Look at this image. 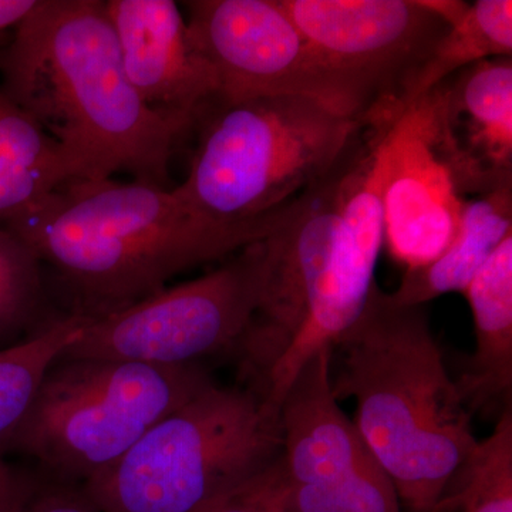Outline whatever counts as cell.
Segmentation results:
<instances>
[{
	"mask_svg": "<svg viewBox=\"0 0 512 512\" xmlns=\"http://www.w3.org/2000/svg\"><path fill=\"white\" fill-rule=\"evenodd\" d=\"M39 0H0V37L22 22L36 8Z\"/></svg>",
	"mask_w": 512,
	"mask_h": 512,
	"instance_id": "26",
	"label": "cell"
},
{
	"mask_svg": "<svg viewBox=\"0 0 512 512\" xmlns=\"http://www.w3.org/2000/svg\"><path fill=\"white\" fill-rule=\"evenodd\" d=\"M362 127L311 97L217 99L195 124L190 173L175 191L215 224L268 220L328 174Z\"/></svg>",
	"mask_w": 512,
	"mask_h": 512,
	"instance_id": "4",
	"label": "cell"
},
{
	"mask_svg": "<svg viewBox=\"0 0 512 512\" xmlns=\"http://www.w3.org/2000/svg\"><path fill=\"white\" fill-rule=\"evenodd\" d=\"M185 8L192 40L217 76L218 100L311 97L356 120L281 0H192Z\"/></svg>",
	"mask_w": 512,
	"mask_h": 512,
	"instance_id": "9",
	"label": "cell"
},
{
	"mask_svg": "<svg viewBox=\"0 0 512 512\" xmlns=\"http://www.w3.org/2000/svg\"><path fill=\"white\" fill-rule=\"evenodd\" d=\"M448 25L404 92L397 120L420 97L460 70L483 60L512 56L511 0L466 3Z\"/></svg>",
	"mask_w": 512,
	"mask_h": 512,
	"instance_id": "18",
	"label": "cell"
},
{
	"mask_svg": "<svg viewBox=\"0 0 512 512\" xmlns=\"http://www.w3.org/2000/svg\"><path fill=\"white\" fill-rule=\"evenodd\" d=\"M363 127L389 128L447 32L430 0H281Z\"/></svg>",
	"mask_w": 512,
	"mask_h": 512,
	"instance_id": "8",
	"label": "cell"
},
{
	"mask_svg": "<svg viewBox=\"0 0 512 512\" xmlns=\"http://www.w3.org/2000/svg\"><path fill=\"white\" fill-rule=\"evenodd\" d=\"M89 322L62 315L36 335L0 349V458L13 451L46 373Z\"/></svg>",
	"mask_w": 512,
	"mask_h": 512,
	"instance_id": "19",
	"label": "cell"
},
{
	"mask_svg": "<svg viewBox=\"0 0 512 512\" xmlns=\"http://www.w3.org/2000/svg\"><path fill=\"white\" fill-rule=\"evenodd\" d=\"M512 234V183L468 198L456 237L429 265L404 271L399 288L387 293L394 305H424L466 291L495 249Z\"/></svg>",
	"mask_w": 512,
	"mask_h": 512,
	"instance_id": "16",
	"label": "cell"
},
{
	"mask_svg": "<svg viewBox=\"0 0 512 512\" xmlns=\"http://www.w3.org/2000/svg\"><path fill=\"white\" fill-rule=\"evenodd\" d=\"M265 274L262 239L200 278L90 320L60 359L185 366L205 357L235 356L261 305Z\"/></svg>",
	"mask_w": 512,
	"mask_h": 512,
	"instance_id": "7",
	"label": "cell"
},
{
	"mask_svg": "<svg viewBox=\"0 0 512 512\" xmlns=\"http://www.w3.org/2000/svg\"><path fill=\"white\" fill-rule=\"evenodd\" d=\"M2 87L76 164L168 187L180 136L131 86L100 0H39L0 50Z\"/></svg>",
	"mask_w": 512,
	"mask_h": 512,
	"instance_id": "2",
	"label": "cell"
},
{
	"mask_svg": "<svg viewBox=\"0 0 512 512\" xmlns=\"http://www.w3.org/2000/svg\"><path fill=\"white\" fill-rule=\"evenodd\" d=\"M77 180L63 148L0 89V222Z\"/></svg>",
	"mask_w": 512,
	"mask_h": 512,
	"instance_id": "17",
	"label": "cell"
},
{
	"mask_svg": "<svg viewBox=\"0 0 512 512\" xmlns=\"http://www.w3.org/2000/svg\"><path fill=\"white\" fill-rule=\"evenodd\" d=\"M336 399L355 400L363 443L409 512H433L477 444L424 305H394L376 285L339 339Z\"/></svg>",
	"mask_w": 512,
	"mask_h": 512,
	"instance_id": "3",
	"label": "cell"
},
{
	"mask_svg": "<svg viewBox=\"0 0 512 512\" xmlns=\"http://www.w3.org/2000/svg\"><path fill=\"white\" fill-rule=\"evenodd\" d=\"M380 173L384 247L406 271L436 261L456 237L468 198L441 146L429 94L384 131Z\"/></svg>",
	"mask_w": 512,
	"mask_h": 512,
	"instance_id": "11",
	"label": "cell"
},
{
	"mask_svg": "<svg viewBox=\"0 0 512 512\" xmlns=\"http://www.w3.org/2000/svg\"><path fill=\"white\" fill-rule=\"evenodd\" d=\"M383 134L362 127L346 151L342 210L328 266L301 332L259 392L276 412L306 360L319 349L333 346L362 315L376 288V266L384 247L380 173Z\"/></svg>",
	"mask_w": 512,
	"mask_h": 512,
	"instance_id": "10",
	"label": "cell"
},
{
	"mask_svg": "<svg viewBox=\"0 0 512 512\" xmlns=\"http://www.w3.org/2000/svg\"><path fill=\"white\" fill-rule=\"evenodd\" d=\"M293 207L252 224L221 225L192 210L175 187L106 178L63 184L3 227L35 251L62 313L96 320L268 238Z\"/></svg>",
	"mask_w": 512,
	"mask_h": 512,
	"instance_id": "1",
	"label": "cell"
},
{
	"mask_svg": "<svg viewBox=\"0 0 512 512\" xmlns=\"http://www.w3.org/2000/svg\"><path fill=\"white\" fill-rule=\"evenodd\" d=\"M13 512H103L82 484L57 478H30L28 490Z\"/></svg>",
	"mask_w": 512,
	"mask_h": 512,
	"instance_id": "24",
	"label": "cell"
},
{
	"mask_svg": "<svg viewBox=\"0 0 512 512\" xmlns=\"http://www.w3.org/2000/svg\"><path fill=\"white\" fill-rule=\"evenodd\" d=\"M285 512H402V503L392 480L369 454L336 483H289Z\"/></svg>",
	"mask_w": 512,
	"mask_h": 512,
	"instance_id": "22",
	"label": "cell"
},
{
	"mask_svg": "<svg viewBox=\"0 0 512 512\" xmlns=\"http://www.w3.org/2000/svg\"><path fill=\"white\" fill-rule=\"evenodd\" d=\"M104 6L131 86L183 137L220 94L187 19L173 0H107Z\"/></svg>",
	"mask_w": 512,
	"mask_h": 512,
	"instance_id": "12",
	"label": "cell"
},
{
	"mask_svg": "<svg viewBox=\"0 0 512 512\" xmlns=\"http://www.w3.org/2000/svg\"><path fill=\"white\" fill-rule=\"evenodd\" d=\"M429 94L464 197L512 183L511 57L471 64Z\"/></svg>",
	"mask_w": 512,
	"mask_h": 512,
	"instance_id": "13",
	"label": "cell"
},
{
	"mask_svg": "<svg viewBox=\"0 0 512 512\" xmlns=\"http://www.w3.org/2000/svg\"><path fill=\"white\" fill-rule=\"evenodd\" d=\"M433 512H512V412L478 440L448 481Z\"/></svg>",
	"mask_w": 512,
	"mask_h": 512,
	"instance_id": "21",
	"label": "cell"
},
{
	"mask_svg": "<svg viewBox=\"0 0 512 512\" xmlns=\"http://www.w3.org/2000/svg\"><path fill=\"white\" fill-rule=\"evenodd\" d=\"M0 40H2V37H0Z\"/></svg>",
	"mask_w": 512,
	"mask_h": 512,
	"instance_id": "27",
	"label": "cell"
},
{
	"mask_svg": "<svg viewBox=\"0 0 512 512\" xmlns=\"http://www.w3.org/2000/svg\"><path fill=\"white\" fill-rule=\"evenodd\" d=\"M281 454L279 413L264 397L211 383L82 485L103 512H200Z\"/></svg>",
	"mask_w": 512,
	"mask_h": 512,
	"instance_id": "5",
	"label": "cell"
},
{
	"mask_svg": "<svg viewBox=\"0 0 512 512\" xmlns=\"http://www.w3.org/2000/svg\"><path fill=\"white\" fill-rule=\"evenodd\" d=\"M289 481L281 457L200 512H285Z\"/></svg>",
	"mask_w": 512,
	"mask_h": 512,
	"instance_id": "23",
	"label": "cell"
},
{
	"mask_svg": "<svg viewBox=\"0 0 512 512\" xmlns=\"http://www.w3.org/2000/svg\"><path fill=\"white\" fill-rule=\"evenodd\" d=\"M476 332V353L457 382L471 414L497 404L511 407L512 234L501 242L466 291Z\"/></svg>",
	"mask_w": 512,
	"mask_h": 512,
	"instance_id": "15",
	"label": "cell"
},
{
	"mask_svg": "<svg viewBox=\"0 0 512 512\" xmlns=\"http://www.w3.org/2000/svg\"><path fill=\"white\" fill-rule=\"evenodd\" d=\"M211 383L201 363L59 359L43 379L13 453L35 460L47 477L87 483Z\"/></svg>",
	"mask_w": 512,
	"mask_h": 512,
	"instance_id": "6",
	"label": "cell"
},
{
	"mask_svg": "<svg viewBox=\"0 0 512 512\" xmlns=\"http://www.w3.org/2000/svg\"><path fill=\"white\" fill-rule=\"evenodd\" d=\"M62 315L35 251L0 227V349L36 335Z\"/></svg>",
	"mask_w": 512,
	"mask_h": 512,
	"instance_id": "20",
	"label": "cell"
},
{
	"mask_svg": "<svg viewBox=\"0 0 512 512\" xmlns=\"http://www.w3.org/2000/svg\"><path fill=\"white\" fill-rule=\"evenodd\" d=\"M29 483L30 478L22 476L0 458V512L15 511Z\"/></svg>",
	"mask_w": 512,
	"mask_h": 512,
	"instance_id": "25",
	"label": "cell"
},
{
	"mask_svg": "<svg viewBox=\"0 0 512 512\" xmlns=\"http://www.w3.org/2000/svg\"><path fill=\"white\" fill-rule=\"evenodd\" d=\"M332 357V346L309 357L279 403L282 466L293 485L336 483L370 454L333 392Z\"/></svg>",
	"mask_w": 512,
	"mask_h": 512,
	"instance_id": "14",
	"label": "cell"
}]
</instances>
